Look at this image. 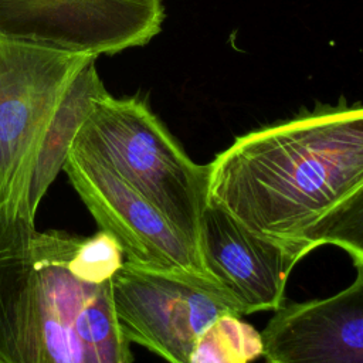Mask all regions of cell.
I'll use <instances>...</instances> for the list:
<instances>
[{
    "instance_id": "cell-1",
    "label": "cell",
    "mask_w": 363,
    "mask_h": 363,
    "mask_svg": "<svg viewBox=\"0 0 363 363\" xmlns=\"http://www.w3.org/2000/svg\"><path fill=\"white\" fill-rule=\"evenodd\" d=\"M123 262L105 231L0 214V363H132L112 292Z\"/></svg>"
},
{
    "instance_id": "cell-2",
    "label": "cell",
    "mask_w": 363,
    "mask_h": 363,
    "mask_svg": "<svg viewBox=\"0 0 363 363\" xmlns=\"http://www.w3.org/2000/svg\"><path fill=\"white\" fill-rule=\"evenodd\" d=\"M363 184V105H318L237 138L208 163V199L265 237L299 241Z\"/></svg>"
},
{
    "instance_id": "cell-3",
    "label": "cell",
    "mask_w": 363,
    "mask_h": 363,
    "mask_svg": "<svg viewBox=\"0 0 363 363\" xmlns=\"http://www.w3.org/2000/svg\"><path fill=\"white\" fill-rule=\"evenodd\" d=\"M69 150L115 172L199 252L201 216L208 203V164L187 156L143 98H115L109 92L99 98Z\"/></svg>"
},
{
    "instance_id": "cell-4",
    "label": "cell",
    "mask_w": 363,
    "mask_h": 363,
    "mask_svg": "<svg viewBox=\"0 0 363 363\" xmlns=\"http://www.w3.org/2000/svg\"><path fill=\"white\" fill-rule=\"evenodd\" d=\"M96 57L0 38V214L28 220L30 180L51 118Z\"/></svg>"
},
{
    "instance_id": "cell-5",
    "label": "cell",
    "mask_w": 363,
    "mask_h": 363,
    "mask_svg": "<svg viewBox=\"0 0 363 363\" xmlns=\"http://www.w3.org/2000/svg\"><path fill=\"white\" fill-rule=\"evenodd\" d=\"M119 326L135 342L169 363H190L197 337L221 315L244 316L216 281L123 262L113 275Z\"/></svg>"
},
{
    "instance_id": "cell-6",
    "label": "cell",
    "mask_w": 363,
    "mask_h": 363,
    "mask_svg": "<svg viewBox=\"0 0 363 363\" xmlns=\"http://www.w3.org/2000/svg\"><path fill=\"white\" fill-rule=\"evenodd\" d=\"M163 0H0V38L92 57L146 45Z\"/></svg>"
},
{
    "instance_id": "cell-7",
    "label": "cell",
    "mask_w": 363,
    "mask_h": 363,
    "mask_svg": "<svg viewBox=\"0 0 363 363\" xmlns=\"http://www.w3.org/2000/svg\"><path fill=\"white\" fill-rule=\"evenodd\" d=\"M62 170L99 230L118 241L126 262L213 279L183 234L115 172L74 150Z\"/></svg>"
},
{
    "instance_id": "cell-8",
    "label": "cell",
    "mask_w": 363,
    "mask_h": 363,
    "mask_svg": "<svg viewBox=\"0 0 363 363\" xmlns=\"http://www.w3.org/2000/svg\"><path fill=\"white\" fill-rule=\"evenodd\" d=\"M199 254L210 277L242 315L278 311L295 264L309 254L302 241H282L244 225L208 199L201 216Z\"/></svg>"
},
{
    "instance_id": "cell-9",
    "label": "cell",
    "mask_w": 363,
    "mask_h": 363,
    "mask_svg": "<svg viewBox=\"0 0 363 363\" xmlns=\"http://www.w3.org/2000/svg\"><path fill=\"white\" fill-rule=\"evenodd\" d=\"M333 296L282 305L262 330L267 363H363V261Z\"/></svg>"
},
{
    "instance_id": "cell-10",
    "label": "cell",
    "mask_w": 363,
    "mask_h": 363,
    "mask_svg": "<svg viewBox=\"0 0 363 363\" xmlns=\"http://www.w3.org/2000/svg\"><path fill=\"white\" fill-rule=\"evenodd\" d=\"M95 61L88 62L75 75L43 138L28 190V207L33 217H35L38 204L48 187L62 170L72 142L89 111L99 98L108 94L96 71Z\"/></svg>"
},
{
    "instance_id": "cell-11",
    "label": "cell",
    "mask_w": 363,
    "mask_h": 363,
    "mask_svg": "<svg viewBox=\"0 0 363 363\" xmlns=\"http://www.w3.org/2000/svg\"><path fill=\"white\" fill-rule=\"evenodd\" d=\"M262 353V335L241 316L225 313L197 337L190 363H251Z\"/></svg>"
},
{
    "instance_id": "cell-12",
    "label": "cell",
    "mask_w": 363,
    "mask_h": 363,
    "mask_svg": "<svg viewBox=\"0 0 363 363\" xmlns=\"http://www.w3.org/2000/svg\"><path fill=\"white\" fill-rule=\"evenodd\" d=\"M299 241L308 252L320 245H336L352 259L363 261V184L308 228Z\"/></svg>"
}]
</instances>
